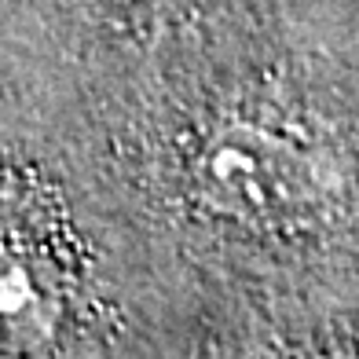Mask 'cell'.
Instances as JSON below:
<instances>
[{
  "label": "cell",
  "mask_w": 359,
  "mask_h": 359,
  "mask_svg": "<svg viewBox=\"0 0 359 359\" xmlns=\"http://www.w3.org/2000/svg\"><path fill=\"white\" fill-rule=\"evenodd\" d=\"M198 176L202 191L217 205L253 220L301 213L316 191L308 161L297 151L283 147L275 136L246 133V128L217 136L202 158Z\"/></svg>",
  "instance_id": "obj_1"
},
{
  "label": "cell",
  "mask_w": 359,
  "mask_h": 359,
  "mask_svg": "<svg viewBox=\"0 0 359 359\" xmlns=\"http://www.w3.org/2000/svg\"><path fill=\"white\" fill-rule=\"evenodd\" d=\"M59 286L44 260L15 238H0V348L29 352L55 337Z\"/></svg>",
  "instance_id": "obj_2"
}]
</instances>
